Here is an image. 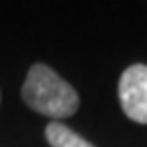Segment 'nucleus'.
<instances>
[{
	"label": "nucleus",
	"instance_id": "nucleus-1",
	"mask_svg": "<svg viewBox=\"0 0 147 147\" xmlns=\"http://www.w3.org/2000/svg\"><path fill=\"white\" fill-rule=\"evenodd\" d=\"M21 96L31 110L55 121L71 117L80 106V96L74 86L45 63L31 65Z\"/></svg>",
	"mask_w": 147,
	"mask_h": 147
},
{
	"label": "nucleus",
	"instance_id": "nucleus-2",
	"mask_svg": "<svg viewBox=\"0 0 147 147\" xmlns=\"http://www.w3.org/2000/svg\"><path fill=\"white\" fill-rule=\"evenodd\" d=\"M119 100L123 113L131 121L147 125V65L135 63L123 71L119 80Z\"/></svg>",
	"mask_w": 147,
	"mask_h": 147
},
{
	"label": "nucleus",
	"instance_id": "nucleus-3",
	"mask_svg": "<svg viewBox=\"0 0 147 147\" xmlns=\"http://www.w3.org/2000/svg\"><path fill=\"white\" fill-rule=\"evenodd\" d=\"M45 139L51 147H94L90 141H86L82 135L71 131L63 123H49L45 127Z\"/></svg>",
	"mask_w": 147,
	"mask_h": 147
}]
</instances>
